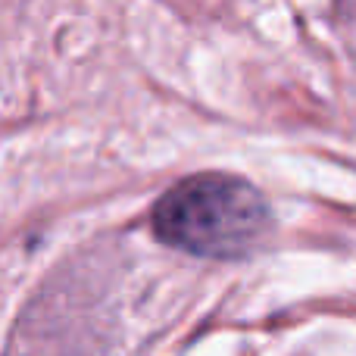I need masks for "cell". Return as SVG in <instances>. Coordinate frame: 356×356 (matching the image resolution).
Returning a JSON list of instances; mask_svg holds the SVG:
<instances>
[{"label": "cell", "instance_id": "obj_1", "mask_svg": "<svg viewBox=\"0 0 356 356\" xmlns=\"http://www.w3.org/2000/svg\"><path fill=\"white\" fill-rule=\"evenodd\" d=\"M272 228V209L238 175H194L178 181L154 209L160 241L197 257H244Z\"/></svg>", "mask_w": 356, "mask_h": 356}]
</instances>
